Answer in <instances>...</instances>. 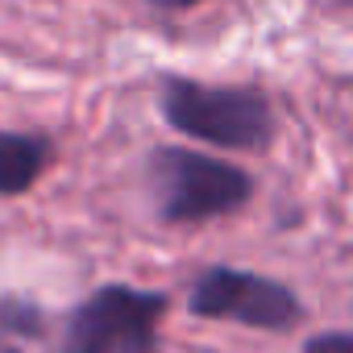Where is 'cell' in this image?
<instances>
[{
  "mask_svg": "<svg viewBox=\"0 0 353 353\" xmlns=\"http://www.w3.org/2000/svg\"><path fill=\"white\" fill-rule=\"evenodd\" d=\"M158 108L174 133L216 150H266L274 141V108L258 83L212 88L188 75H166Z\"/></svg>",
  "mask_w": 353,
  "mask_h": 353,
  "instance_id": "cell-1",
  "label": "cell"
},
{
  "mask_svg": "<svg viewBox=\"0 0 353 353\" xmlns=\"http://www.w3.org/2000/svg\"><path fill=\"white\" fill-rule=\"evenodd\" d=\"M150 183L158 200V221L166 225H204L216 216H233L254 200L250 170L188 145H158L150 154Z\"/></svg>",
  "mask_w": 353,
  "mask_h": 353,
  "instance_id": "cell-2",
  "label": "cell"
},
{
  "mask_svg": "<svg viewBox=\"0 0 353 353\" xmlns=\"http://www.w3.org/2000/svg\"><path fill=\"white\" fill-rule=\"evenodd\" d=\"M166 307L170 299L162 291L104 283L67 312L59 353H154Z\"/></svg>",
  "mask_w": 353,
  "mask_h": 353,
  "instance_id": "cell-3",
  "label": "cell"
},
{
  "mask_svg": "<svg viewBox=\"0 0 353 353\" xmlns=\"http://www.w3.org/2000/svg\"><path fill=\"white\" fill-rule=\"evenodd\" d=\"M188 307L192 316L233 320L262 332H291L307 316L303 299L287 283L254 270H233V266H208L204 274H196L188 291Z\"/></svg>",
  "mask_w": 353,
  "mask_h": 353,
  "instance_id": "cell-4",
  "label": "cell"
},
{
  "mask_svg": "<svg viewBox=\"0 0 353 353\" xmlns=\"http://www.w3.org/2000/svg\"><path fill=\"white\" fill-rule=\"evenodd\" d=\"M54 158V141L42 133H9L0 129V196L30 192Z\"/></svg>",
  "mask_w": 353,
  "mask_h": 353,
  "instance_id": "cell-5",
  "label": "cell"
},
{
  "mask_svg": "<svg viewBox=\"0 0 353 353\" xmlns=\"http://www.w3.org/2000/svg\"><path fill=\"white\" fill-rule=\"evenodd\" d=\"M0 332H13V336H42V332H46V312H42L34 299L5 295V299H0Z\"/></svg>",
  "mask_w": 353,
  "mask_h": 353,
  "instance_id": "cell-6",
  "label": "cell"
},
{
  "mask_svg": "<svg viewBox=\"0 0 353 353\" xmlns=\"http://www.w3.org/2000/svg\"><path fill=\"white\" fill-rule=\"evenodd\" d=\"M303 353H353V336L345 328H332V332H316L307 336Z\"/></svg>",
  "mask_w": 353,
  "mask_h": 353,
  "instance_id": "cell-7",
  "label": "cell"
},
{
  "mask_svg": "<svg viewBox=\"0 0 353 353\" xmlns=\"http://www.w3.org/2000/svg\"><path fill=\"white\" fill-rule=\"evenodd\" d=\"M158 9H196V5H204V0H154Z\"/></svg>",
  "mask_w": 353,
  "mask_h": 353,
  "instance_id": "cell-8",
  "label": "cell"
},
{
  "mask_svg": "<svg viewBox=\"0 0 353 353\" xmlns=\"http://www.w3.org/2000/svg\"><path fill=\"white\" fill-rule=\"evenodd\" d=\"M0 353H26V349H17V345H5V341H0Z\"/></svg>",
  "mask_w": 353,
  "mask_h": 353,
  "instance_id": "cell-9",
  "label": "cell"
}]
</instances>
